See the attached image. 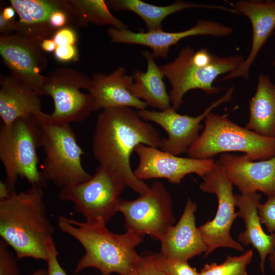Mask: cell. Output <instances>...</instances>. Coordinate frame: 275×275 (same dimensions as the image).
Here are the masks:
<instances>
[{
    "label": "cell",
    "mask_w": 275,
    "mask_h": 275,
    "mask_svg": "<svg viewBox=\"0 0 275 275\" xmlns=\"http://www.w3.org/2000/svg\"><path fill=\"white\" fill-rule=\"evenodd\" d=\"M258 215L261 223L263 224L270 233L275 232V193L267 196V199L258 207Z\"/></svg>",
    "instance_id": "obj_30"
},
{
    "label": "cell",
    "mask_w": 275,
    "mask_h": 275,
    "mask_svg": "<svg viewBox=\"0 0 275 275\" xmlns=\"http://www.w3.org/2000/svg\"><path fill=\"white\" fill-rule=\"evenodd\" d=\"M274 34L275 35V31H274ZM273 65L275 66V58H274V60H273Z\"/></svg>",
    "instance_id": "obj_41"
},
{
    "label": "cell",
    "mask_w": 275,
    "mask_h": 275,
    "mask_svg": "<svg viewBox=\"0 0 275 275\" xmlns=\"http://www.w3.org/2000/svg\"><path fill=\"white\" fill-rule=\"evenodd\" d=\"M75 29L72 26L62 28L56 31L51 38L57 46L76 45L78 35Z\"/></svg>",
    "instance_id": "obj_33"
},
{
    "label": "cell",
    "mask_w": 275,
    "mask_h": 275,
    "mask_svg": "<svg viewBox=\"0 0 275 275\" xmlns=\"http://www.w3.org/2000/svg\"><path fill=\"white\" fill-rule=\"evenodd\" d=\"M102 220L90 223L64 215L58 217V226L82 245L85 254L77 263V274L88 268L97 269L102 275H127L141 262L143 256L136 251L143 236L126 231L116 234Z\"/></svg>",
    "instance_id": "obj_2"
},
{
    "label": "cell",
    "mask_w": 275,
    "mask_h": 275,
    "mask_svg": "<svg viewBox=\"0 0 275 275\" xmlns=\"http://www.w3.org/2000/svg\"><path fill=\"white\" fill-rule=\"evenodd\" d=\"M42 41L18 33L0 36V54L11 76L28 86L40 96L45 76L41 74L47 59Z\"/></svg>",
    "instance_id": "obj_12"
},
{
    "label": "cell",
    "mask_w": 275,
    "mask_h": 275,
    "mask_svg": "<svg viewBox=\"0 0 275 275\" xmlns=\"http://www.w3.org/2000/svg\"><path fill=\"white\" fill-rule=\"evenodd\" d=\"M147 61L145 72L136 69L131 75L133 82L129 88L130 92L153 107L164 111L172 107L168 93L163 72L154 61L151 52H142Z\"/></svg>",
    "instance_id": "obj_24"
},
{
    "label": "cell",
    "mask_w": 275,
    "mask_h": 275,
    "mask_svg": "<svg viewBox=\"0 0 275 275\" xmlns=\"http://www.w3.org/2000/svg\"><path fill=\"white\" fill-rule=\"evenodd\" d=\"M249 111L246 128L258 134L275 138V85L269 76L259 75L255 94L249 101Z\"/></svg>",
    "instance_id": "obj_25"
},
{
    "label": "cell",
    "mask_w": 275,
    "mask_h": 275,
    "mask_svg": "<svg viewBox=\"0 0 275 275\" xmlns=\"http://www.w3.org/2000/svg\"><path fill=\"white\" fill-rule=\"evenodd\" d=\"M269 260L271 269L275 272V251L269 255Z\"/></svg>",
    "instance_id": "obj_39"
},
{
    "label": "cell",
    "mask_w": 275,
    "mask_h": 275,
    "mask_svg": "<svg viewBox=\"0 0 275 275\" xmlns=\"http://www.w3.org/2000/svg\"><path fill=\"white\" fill-rule=\"evenodd\" d=\"M92 79L77 70L61 67L48 73L43 86V96H50L54 109L46 117L52 121L70 124L80 122L93 112V102L90 93Z\"/></svg>",
    "instance_id": "obj_9"
},
{
    "label": "cell",
    "mask_w": 275,
    "mask_h": 275,
    "mask_svg": "<svg viewBox=\"0 0 275 275\" xmlns=\"http://www.w3.org/2000/svg\"><path fill=\"white\" fill-rule=\"evenodd\" d=\"M40 147L36 116L22 118L0 128V159L5 171V182L13 190L19 177L42 188L47 180L38 168L37 149Z\"/></svg>",
    "instance_id": "obj_7"
},
{
    "label": "cell",
    "mask_w": 275,
    "mask_h": 275,
    "mask_svg": "<svg viewBox=\"0 0 275 275\" xmlns=\"http://www.w3.org/2000/svg\"><path fill=\"white\" fill-rule=\"evenodd\" d=\"M54 59L59 62H75L79 59V52L76 45L57 46L54 51Z\"/></svg>",
    "instance_id": "obj_34"
},
{
    "label": "cell",
    "mask_w": 275,
    "mask_h": 275,
    "mask_svg": "<svg viewBox=\"0 0 275 275\" xmlns=\"http://www.w3.org/2000/svg\"><path fill=\"white\" fill-rule=\"evenodd\" d=\"M214 168L203 178L200 188L204 193L214 194L217 199L218 207L215 217L198 227L201 237L207 246L204 256H207L218 248H228L243 251L240 243L234 240L230 230L235 218V195L233 184L220 164L215 160Z\"/></svg>",
    "instance_id": "obj_11"
},
{
    "label": "cell",
    "mask_w": 275,
    "mask_h": 275,
    "mask_svg": "<svg viewBox=\"0 0 275 275\" xmlns=\"http://www.w3.org/2000/svg\"><path fill=\"white\" fill-rule=\"evenodd\" d=\"M234 9L250 20L252 27L250 52L241 64L221 80L242 77L248 79L251 65L267 39L275 31V1L272 0H241L235 3Z\"/></svg>",
    "instance_id": "obj_17"
},
{
    "label": "cell",
    "mask_w": 275,
    "mask_h": 275,
    "mask_svg": "<svg viewBox=\"0 0 275 275\" xmlns=\"http://www.w3.org/2000/svg\"><path fill=\"white\" fill-rule=\"evenodd\" d=\"M30 275H48L47 270V269L40 268Z\"/></svg>",
    "instance_id": "obj_40"
},
{
    "label": "cell",
    "mask_w": 275,
    "mask_h": 275,
    "mask_svg": "<svg viewBox=\"0 0 275 275\" xmlns=\"http://www.w3.org/2000/svg\"><path fill=\"white\" fill-rule=\"evenodd\" d=\"M16 13V12L14 8L12 6L5 7L1 11V14L7 20L14 19Z\"/></svg>",
    "instance_id": "obj_38"
},
{
    "label": "cell",
    "mask_w": 275,
    "mask_h": 275,
    "mask_svg": "<svg viewBox=\"0 0 275 275\" xmlns=\"http://www.w3.org/2000/svg\"><path fill=\"white\" fill-rule=\"evenodd\" d=\"M126 187L107 169L98 166L88 181L61 188L60 200L72 202L74 210L90 223L102 220L107 224L118 212L120 196Z\"/></svg>",
    "instance_id": "obj_8"
},
{
    "label": "cell",
    "mask_w": 275,
    "mask_h": 275,
    "mask_svg": "<svg viewBox=\"0 0 275 275\" xmlns=\"http://www.w3.org/2000/svg\"><path fill=\"white\" fill-rule=\"evenodd\" d=\"M91 79L89 93L93 99V112L121 107L146 109V102L130 92L129 88L133 79L124 67H119L108 74L95 73Z\"/></svg>",
    "instance_id": "obj_19"
},
{
    "label": "cell",
    "mask_w": 275,
    "mask_h": 275,
    "mask_svg": "<svg viewBox=\"0 0 275 275\" xmlns=\"http://www.w3.org/2000/svg\"><path fill=\"white\" fill-rule=\"evenodd\" d=\"M78 19L80 27L92 24L97 26L109 25L116 29H127L128 26L111 12L104 0H69Z\"/></svg>",
    "instance_id": "obj_26"
},
{
    "label": "cell",
    "mask_w": 275,
    "mask_h": 275,
    "mask_svg": "<svg viewBox=\"0 0 275 275\" xmlns=\"http://www.w3.org/2000/svg\"><path fill=\"white\" fill-rule=\"evenodd\" d=\"M106 3L109 8L115 11H131L140 17L145 23L147 32L162 31V23L168 16L189 8L218 9L236 14L233 9L218 5H208L177 1L171 5L155 6L140 0H108Z\"/></svg>",
    "instance_id": "obj_23"
},
{
    "label": "cell",
    "mask_w": 275,
    "mask_h": 275,
    "mask_svg": "<svg viewBox=\"0 0 275 275\" xmlns=\"http://www.w3.org/2000/svg\"><path fill=\"white\" fill-rule=\"evenodd\" d=\"M16 191L12 190L5 181L0 182V201L5 200L10 197Z\"/></svg>",
    "instance_id": "obj_36"
},
{
    "label": "cell",
    "mask_w": 275,
    "mask_h": 275,
    "mask_svg": "<svg viewBox=\"0 0 275 275\" xmlns=\"http://www.w3.org/2000/svg\"><path fill=\"white\" fill-rule=\"evenodd\" d=\"M196 203L188 199L178 222L170 228L160 240V254L164 258L179 261L205 253L207 246L196 225Z\"/></svg>",
    "instance_id": "obj_18"
},
{
    "label": "cell",
    "mask_w": 275,
    "mask_h": 275,
    "mask_svg": "<svg viewBox=\"0 0 275 275\" xmlns=\"http://www.w3.org/2000/svg\"><path fill=\"white\" fill-rule=\"evenodd\" d=\"M42 189L31 186L0 201V236L17 259L31 258L46 262L47 259V244L54 229Z\"/></svg>",
    "instance_id": "obj_3"
},
{
    "label": "cell",
    "mask_w": 275,
    "mask_h": 275,
    "mask_svg": "<svg viewBox=\"0 0 275 275\" xmlns=\"http://www.w3.org/2000/svg\"><path fill=\"white\" fill-rule=\"evenodd\" d=\"M218 161L232 184L241 194L260 191L269 196L275 193V156L258 161L245 154L222 153Z\"/></svg>",
    "instance_id": "obj_16"
},
{
    "label": "cell",
    "mask_w": 275,
    "mask_h": 275,
    "mask_svg": "<svg viewBox=\"0 0 275 275\" xmlns=\"http://www.w3.org/2000/svg\"><path fill=\"white\" fill-rule=\"evenodd\" d=\"M156 266L169 275H200L195 267H191L187 261L169 260L160 253H151Z\"/></svg>",
    "instance_id": "obj_28"
},
{
    "label": "cell",
    "mask_w": 275,
    "mask_h": 275,
    "mask_svg": "<svg viewBox=\"0 0 275 275\" xmlns=\"http://www.w3.org/2000/svg\"><path fill=\"white\" fill-rule=\"evenodd\" d=\"M260 199L261 195L257 193L235 195L238 216L243 219L245 228L238 235V240L241 244H251L257 250L260 257L259 269L264 275L266 257L275 251V232L267 234L262 229L258 211Z\"/></svg>",
    "instance_id": "obj_20"
},
{
    "label": "cell",
    "mask_w": 275,
    "mask_h": 275,
    "mask_svg": "<svg viewBox=\"0 0 275 275\" xmlns=\"http://www.w3.org/2000/svg\"><path fill=\"white\" fill-rule=\"evenodd\" d=\"M253 251L249 250L239 256L228 255L219 264L215 262L205 264L200 275H248L246 267L253 257Z\"/></svg>",
    "instance_id": "obj_27"
},
{
    "label": "cell",
    "mask_w": 275,
    "mask_h": 275,
    "mask_svg": "<svg viewBox=\"0 0 275 275\" xmlns=\"http://www.w3.org/2000/svg\"><path fill=\"white\" fill-rule=\"evenodd\" d=\"M228 115L211 112L207 115L203 132L188 149V157L206 159L219 153L241 152L249 160L255 161L275 156V138L264 136L239 126Z\"/></svg>",
    "instance_id": "obj_5"
},
{
    "label": "cell",
    "mask_w": 275,
    "mask_h": 275,
    "mask_svg": "<svg viewBox=\"0 0 275 275\" xmlns=\"http://www.w3.org/2000/svg\"><path fill=\"white\" fill-rule=\"evenodd\" d=\"M17 20L15 18L11 20L6 19L0 13V33L1 36H9L16 32Z\"/></svg>",
    "instance_id": "obj_35"
},
{
    "label": "cell",
    "mask_w": 275,
    "mask_h": 275,
    "mask_svg": "<svg viewBox=\"0 0 275 275\" xmlns=\"http://www.w3.org/2000/svg\"><path fill=\"white\" fill-rule=\"evenodd\" d=\"M40 95L12 76H0V117L3 125L42 113Z\"/></svg>",
    "instance_id": "obj_21"
},
{
    "label": "cell",
    "mask_w": 275,
    "mask_h": 275,
    "mask_svg": "<svg viewBox=\"0 0 275 275\" xmlns=\"http://www.w3.org/2000/svg\"><path fill=\"white\" fill-rule=\"evenodd\" d=\"M274 77H275V74H274Z\"/></svg>",
    "instance_id": "obj_42"
},
{
    "label": "cell",
    "mask_w": 275,
    "mask_h": 275,
    "mask_svg": "<svg viewBox=\"0 0 275 275\" xmlns=\"http://www.w3.org/2000/svg\"><path fill=\"white\" fill-rule=\"evenodd\" d=\"M36 118L45 153L41 172L46 180L63 188L89 180L92 175L81 163L85 152L70 124L51 121L43 112Z\"/></svg>",
    "instance_id": "obj_6"
},
{
    "label": "cell",
    "mask_w": 275,
    "mask_h": 275,
    "mask_svg": "<svg viewBox=\"0 0 275 275\" xmlns=\"http://www.w3.org/2000/svg\"><path fill=\"white\" fill-rule=\"evenodd\" d=\"M9 245L0 240V275H20L16 256L9 250Z\"/></svg>",
    "instance_id": "obj_29"
},
{
    "label": "cell",
    "mask_w": 275,
    "mask_h": 275,
    "mask_svg": "<svg viewBox=\"0 0 275 275\" xmlns=\"http://www.w3.org/2000/svg\"><path fill=\"white\" fill-rule=\"evenodd\" d=\"M163 138L138 111L128 107L102 110L98 115L92 139V151L99 165L116 175L140 195L149 186L134 174L131 155L140 144L160 149Z\"/></svg>",
    "instance_id": "obj_1"
},
{
    "label": "cell",
    "mask_w": 275,
    "mask_h": 275,
    "mask_svg": "<svg viewBox=\"0 0 275 275\" xmlns=\"http://www.w3.org/2000/svg\"><path fill=\"white\" fill-rule=\"evenodd\" d=\"M47 252L48 257L46 262L48 275H67L58 261V253L53 238L48 242Z\"/></svg>",
    "instance_id": "obj_32"
},
{
    "label": "cell",
    "mask_w": 275,
    "mask_h": 275,
    "mask_svg": "<svg viewBox=\"0 0 275 275\" xmlns=\"http://www.w3.org/2000/svg\"><path fill=\"white\" fill-rule=\"evenodd\" d=\"M41 47L45 52L53 53L57 48V45L52 38H49L42 41Z\"/></svg>",
    "instance_id": "obj_37"
},
{
    "label": "cell",
    "mask_w": 275,
    "mask_h": 275,
    "mask_svg": "<svg viewBox=\"0 0 275 275\" xmlns=\"http://www.w3.org/2000/svg\"><path fill=\"white\" fill-rule=\"evenodd\" d=\"M118 212L124 216L126 231L147 234L159 241L176 222L171 194L162 183L157 181L135 199H121Z\"/></svg>",
    "instance_id": "obj_10"
},
{
    "label": "cell",
    "mask_w": 275,
    "mask_h": 275,
    "mask_svg": "<svg viewBox=\"0 0 275 275\" xmlns=\"http://www.w3.org/2000/svg\"><path fill=\"white\" fill-rule=\"evenodd\" d=\"M233 92L234 87L229 88L222 97L196 117L181 115L172 107L160 111L141 109L138 113L143 120L157 124L166 131L168 138H163L160 149L178 156L187 153L198 138L199 131L202 128L201 121L214 108L231 100Z\"/></svg>",
    "instance_id": "obj_13"
},
{
    "label": "cell",
    "mask_w": 275,
    "mask_h": 275,
    "mask_svg": "<svg viewBox=\"0 0 275 275\" xmlns=\"http://www.w3.org/2000/svg\"><path fill=\"white\" fill-rule=\"evenodd\" d=\"M19 17L16 33L42 41L56 32L50 25L52 14L67 0H10Z\"/></svg>",
    "instance_id": "obj_22"
},
{
    "label": "cell",
    "mask_w": 275,
    "mask_h": 275,
    "mask_svg": "<svg viewBox=\"0 0 275 275\" xmlns=\"http://www.w3.org/2000/svg\"><path fill=\"white\" fill-rule=\"evenodd\" d=\"M134 151L139 156V162L133 173L143 181L163 178L171 183L179 184L186 175L191 173L203 178L215 165V160L213 158L179 157L144 144L139 145Z\"/></svg>",
    "instance_id": "obj_14"
},
{
    "label": "cell",
    "mask_w": 275,
    "mask_h": 275,
    "mask_svg": "<svg viewBox=\"0 0 275 275\" xmlns=\"http://www.w3.org/2000/svg\"><path fill=\"white\" fill-rule=\"evenodd\" d=\"M233 31L231 28L217 22L199 20L194 26L178 32H167L162 30L136 33L127 29L109 27L107 34L113 43L144 45L151 49L154 58H166L168 56L170 47L184 38L198 35L225 37L231 35Z\"/></svg>",
    "instance_id": "obj_15"
},
{
    "label": "cell",
    "mask_w": 275,
    "mask_h": 275,
    "mask_svg": "<svg viewBox=\"0 0 275 275\" xmlns=\"http://www.w3.org/2000/svg\"><path fill=\"white\" fill-rule=\"evenodd\" d=\"M141 262L127 275H169L155 265L151 252L146 253Z\"/></svg>",
    "instance_id": "obj_31"
},
{
    "label": "cell",
    "mask_w": 275,
    "mask_h": 275,
    "mask_svg": "<svg viewBox=\"0 0 275 275\" xmlns=\"http://www.w3.org/2000/svg\"><path fill=\"white\" fill-rule=\"evenodd\" d=\"M244 60L239 54L221 57L206 48L197 51L189 46L182 48L173 61L160 66L171 85L172 107L177 111L184 95L191 90H201L208 95L218 93L221 89L214 87L213 81L219 75L236 69Z\"/></svg>",
    "instance_id": "obj_4"
}]
</instances>
